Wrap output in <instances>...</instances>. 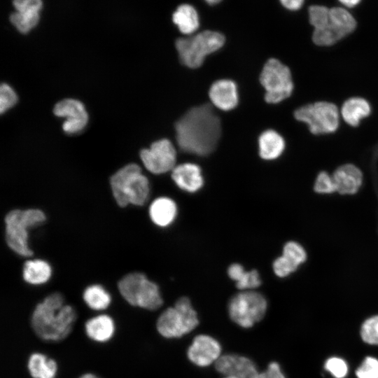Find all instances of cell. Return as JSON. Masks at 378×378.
Instances as JSON below:
<instances>
[{"label":"cell","instance_id":"1","mask_svg":"<svg viewBox=\"0 0 378 378\" xmlns=\"http://www.w3.org/2000/svg\"><path fill=\"white\" fill-rule=\"evenodd\" d=\"M176 139L183 152L206 156L216 148L221 125L207 104L189 109L175 124Z\"/></svg>","mask_w":378,"mask_h":378},{"label":"cell","instance_id":"2","mask_svg":"<svg viewBox=\"0 0 378 378\" xmlns=\"http://www.w3.org/2000/svg\"><path fill=\"white\" fill-rule=\"evenodd\" d=\"M61 293L53 292L35 307L31 317V328L41 340L59 342L71 332L77 314L74 308L66 304Z\"/></svg>","mask_w":378,"mask_h":378},{"label":"cell","instance_id":"3","mask_svg":"<svg viewBox=\"0 0 378 378\" xmlns=\"http://www.w3.org/2000/svg\"><path fill=\"white\" fill-rule=\"evenodd\" d=\"M113 197L121 208L129 204L143 206L148 200L150 184L141 167L130 163L119 169L109 180Z\"/></svg>","mask_w":378,"mask_h":378},{"label":"cell","instance_id":"4","mask_svg":"<svg viewBox=\"0 0 378 378\" xmlns=\"http://www.w3.org/2000/svg\"><path fill=\"white\" fill-rule=\"evenodd\" d=\"M46 220L45 213L39 209L10 210L4 218L7 246L19 255L32 256L33 251L29 245V229L41 225Z\"/></svg>","mask_w":378,"mask_h":378},{"label":"cell","instance_id":"5","mask_svg":"<svg viewBox=\"0 0 378 378\" xmlns=\"http://www.w3.org/2000/svg\"><path fill=\"white\" fill-rule=\"evenodd\" d=\"M293 117L304 125L312 135L316 136L333 134L341 126L339 106L326 100L300 105L294 111Z\"/></svg>","mask_w":378,"mask_h":378},{"label":"cell","instance_id":"6","mask_svg":"<svg viewBox=\"0 0 378 378\" xmlns=\"http://www.w3.org/2000/svg\"><path fill=\"white\" fill-rule=\"evenodd\" d=\"M118 288L124 300L134 307L156 310L163 303L158 286L141 272L125 274L119 280Z\"/></svg>","mask_w":378,"mask_h":378},{"label":"cell","instance_id":"7","mask_svg":"<svg viewBox=\"0 0 378 378\" xmlns=\"http://www.w3.org/2000/svg\"><path fill=\"white\" fill-rule=\"evenodd\" d=\"M225 41L221 33L204 30L192 36L176 39L175 46L181 62L195 69L203 64L207 55L222 48Z\"/></svg>","mask_w":378,"mask_h":378},{"label":"cell","instance_id":"8","mask_svg":"<svg viewBox=\"0 0 378 378\" xmlns=\"http://www.w3.org/2000/svg\"><path fill=\"white\" fill-rule=\"evenodd\" d=\"M199 324L197 314L187 297L178 299L159 316L156 328L158 332L167 339L179 338L190 332Z\"/></svg>","mask_w":378,"mask_h":378},{"label":"cell","instance_id":"9","mask_svg":"<svg viewBox=\"0 0 378 378\" xmlns=\"http://www.w3.org/2000/svg\"><path fill=\"white\" fill-rule=\"evenodd\" d=\"M260 82L265 90V99L269 104H279L289 98L295 85L290 68L280 60L271 58L265 64Z\"/></svg>","mask_w":378,"mask_h":378},{"label":"cell","instance_id":"10","mask_svg":"<svg viewBox=\"0 0 378 378\" xmlns=\"http://www.w3.org/2000/svg\"><path fill=\"white\" fill-rule=\"evenodd\" d=\"M267 309L266 298L253 290H242L233 295L227 311L231 320L239 326L250 328L260 321Z\"/></svg>","mask_w":378,"mask_h":378},{"label":"cell","instance_id":"11","mask_svg":"<svg viewBox=\"0 0 378 378\" xmlns=\"http://www.w3.org/2000/svg\"><path fill=\"white\" fill-rule=\"evenodd\" d=\"M140 158L147 170L154 174H162L175 167L176 152L169 140L162 139L153 142L150 148L142 149Z\"/></svg>","mask_w":378,"mask_h":378},{"label":"cell","instance_id":"12","mask_svg":"<svg viewBox=\"0 0 378 378\" xmlns=\"http://www.w3.org/2000/svg\"><path fill=\"white\" fill-rule=\"evenodd\" d=\"M53 113L57 117L65 118L62 130L68 134L83 131L89 120L84 104L76 99L67 98L58 102L53 108Z\"/></svg>","mask_w":378,"mask_h":378},{"label":"cell","instance_id":"13","mask_svg":"<svg viewBox=\"0 0 378 378\" xmlns=\"http://www.w3.org/2000/svg\"><path fill=\"white\" fill-rule=\"evenodd\" d=\"M221 345L214 337L204 334L195 336L187 351L189 360L195 365L204 368L215 363L221 356Z\"/></svg>","mask_w":378,"mask_h":378},{"label":"cell","instance_id":"14","mask_svg":"<svg viewBox=\"0 0 378 378\" xmlns=\"http://www.w3.org/2000/svg\"><path fill=\"white\" fill-rule=\"evenodd\" d=\"M215 368L223 376L255 378L258 371L255 363L246 356L227 354L222 355L215 363Z\"/></svg>","mask_w":378,"mask_h":378},{"label":"cell","instance_id":"15","mask_svg":"<svg viewBox=\"0 0 378 378\" xmlns=\"http://www.w3.org/2000/svg\"><path fill=\"white\" fill-rule=\"evenodd\" d=\"M373 107L370 101L362 96L349 97L341 104L340 116L342 121L349 127H358L362 121L370 118Z\"/></svg>","mask_w":378,"mask_h":378},{"label":"cell","instance_id":"16","mask_svg":"<svg viewBox=\"0 0 378 378\" xmlns=\"http://www.w3.org/2000/svg\"><path fill=\"white\" fill-rule=\"evenodd\" d=\"M336 192L340 194L352 195L360 188L363 174L358 166L345 163L336 168L332 174Z\"/></svg>","mask_w":378,"mask_h":378},{"label":"cell","instance_id":"17","mask_svg":"<svg viewBox=\"0 0 378 378\" xmlns=\"http://www.w3.org/2000/svg\"><path fill=\"white\" fill-rule=\"evenodd\" d=\"M171 176L180 189L189 193L199 191L204 185L202 170L195 164L183 163L175 166Z\"/></svg>","mask_w":378,"mask_h":378},{"label":"cell","instance_id":"18","mask_svg":"<svg viewBox=\"0 0 378 378\" xmlns=\"http://www.w3.org/2000/svg\"><path fill=\"white\" fill-rule=\"evenodd\" d=\"M211 103L223 111L234 108L238 104L236 84L230 80L222 79L214 82L209 91Z\"/></svg>","mask_w":378,"mask_h":378},{"label":"cell","instance_id":"19","mask_svg":"<svg viewBox=\"0 0 378 378\" xmlns=\"http://www.w3.org/2000/svg\"><path fill=\"white\" fill-rule=\"evenodd\" d=\"M148 214L151 221L157 226L166 227L171 225L178 214L176 203L168 197L155 199L149 206Z\"/></svg>","mask_w":378,"mask_h":378},{"label":"cell","instance_id":"20","mask_svg":"<svg viewBox=\"0 0 378 378\" xmlns=\"http://www.w3.org/2000/svg\"><path fill=\"white\" fill-rule=\"evenodd\" d=\"M259 155L266 160H273L279 158L286 148L284 137L276 131H264L258 139Z\"/></svg>","mask_w":378,"mask_h":378},{"label":"cell","instance_id":"21","mask_svg":"<svg viewBox=\"0 0 378 378\" xmlns=\"http://www.w3.org/2000/svg\"><path fill=\"white\" fill-rule=\"evenodd\" d=\"M87 335L98 342H105L111 340L115 332L113 318L106 314H100L88 319L85 324Z\"/></svg>","mask_w":378,"mask_h":378},{"label":"cell","instance_id":"22","mask_svg":"<svg viewBox=\"0 0 378 378\" xmlns=\"http://www.w3.org/2000/svg\"><path fill=\"white\" fill-rule=\"evenodd\" d=\"M172 21L183 34H193L200 27L198 13L190 4L179 5L172 14Z\"/></svg>","mask_w":378,"mask_h":378},{"label":"cell","instance_id":"23","mask_svg":"<svg viewBox=\"0 0 378 378\" xmlns=\"http://www.w3.org/2000/svg\"><path fill=\"white\" fill-rule=\"evenodd\" d=\"M227 272L228 276L235 282L237 288L241 291L254 290L262 284L258 270L246 271L239 263L231 264Z\"/></svg>","mask_w":378,"mask_h":378},{"label":"cell","instance_id":"24","mask_svg":"<svg viewBox=\"0 0 378 378\" xmlns=\"http://www.w3.org/2000/svg\"><path fill=\"white\" fill-rule=\"evenodd\" d=\"M51 275V266L44 260H27L23 265L22 277L24 281L29 284H45L50 279Z\"/></svg>","mask_w":378,"mask_h":378},{"label":"cell","instance_id":"25","mask_svg":"<svg viewBox=\"0 0 378 378\" xmlns=\"http://www.w3.org/2000/svg\"><path fill=\"white\" fill-rule=\"evenodd\" d=\"M27 367L33 378H55L57 370L56 361L41 353L29 356Z\"/></svg>","mask_w":378,"mask_h":378},{"label":"cell","instance_id":"26","mask_svg":"<svg viewBox=\"0 0 378 378\" xmlns=\"http://www.w3.org/2000/svg\"><path fill=\"white\" fill-rule=\"evenodd\" d=\"M330 24L343 39L356 27V21L346 9L334 7L330 9Z\"/></svg>","mask_w":378,"mask_h":378},{"label":"cell","instance_id":"27","mask_svg":"<svg viewBox=\"0 0 378 378\" xmlns=\"http://www.w3.org/2000/svg\"><path fill=\"white\" fill-rule=\"evenodd\" d=\"M83 298L89 308L96 311L107 309L111 302L110 293L99 284L88 286L83 291Z\"/></svg>","mask_w":378,"mask_h":378},{"label":"cell","instance_id":"28","mask_svg":"<svg viewBox=\"0 0 378 378\" xmlns=\"http://www.w3.org/2000/svg\"><path fill=\"white\" fill-rule=\"evenodd\" d=\"M39 18V13L16 11L10 15V21L20 32L27 34L37 25Z\"/></svg>","mask_w":378,"mask_h":378},{"label":"cell","instance_id":"29","mask_svg":"<svg viewBox=\"0 0 378 378\" xmlns=\"http://www.w3.org/2000/svg\"><path fill=\"white\" fill-rule=\"evenodd\" d=\"M309 19L314 29L323 28L330 23V9L324 6H311L309 8Z\"/></svg>","mask_w":378,"mask_h":378},{"label":"cell","instance_id":"30","mask_svg":"<svg viewBox=\"0 0 378 378\" xmlns=\"http://www.w3.org/2000/svg\"><path fill=\"white\" fill-rule=\"evenodd\" d=\"M282 255L297 267L307 258L306 251L295 241H289L284 245Z\"/></svg>","mask_w":378,"mask_h":378},{"label":"cell","instance_id":"31","mask_svg":"<svg viewBox=\"0 0 378 378\" xmlns=\"http://www.w3.org/2000/svg\"><path fill=\"white\" fill-rule=\"evenodd\" d=\"M360 336L370 344H378V316L368 318L362 325Z\"/></svg>","mask_w":378,"mask_h":378},{"label":"cell","instance_id":"32","mask_svg":"<svg viewBox=\"0 0 378 378\" xmlns=\"http://www.w3.org/2000/svg\"><path fill=\"white\" fill-rule=\"evenodd\" d=\"M18 102V96L13 88L4 83L0 87V112L1 114L13 107Z\"/></svg>","mask_w":378,"mask_h":378},{"label":"cell","instance_id":"33","mask_svg":"<svg viewBox=\"0 0 378 378\" xmlns=\"http://www.w3.org/2000/svg\"><path fill=\"white\" fill-rule=\"evenodd\" d=\"M314 190L322 194L332 193L336 191L332 176L326 171L320 172L316 177Z\"/></svg>","mask_w":378,"mask_h":378},{"label":"cell","instance_id":"34","mask_svg":"<svg viewBox=\"0 0 378 378\" xmlns=\"http://www.w3.org/2000/svg\"><path fill=\"white\" fill-rule=\"evenodd\" d=\"M356 374L358 378H378V360L373 357H366Z\"/></svg>","mask_w":378,"mask_h":378},{"label":"cell","instance_id":"35","mask_svg":"<svg viewBox=\"0 0 378 378\" xmlns=\"http://www.w3.org/2000/svg\"><path fill=\"white\" fill-rule=\"evenodd\" d=\"M325 368L335 378H344L348 372L346 362L337 357H332L328 359L325 364Z\"/></svg>","mask_w":378,"mask_h":378},{"label":"cell","instance_id":"36","mask_svg":"<svg viewBox=\"0 0 378 378\" xmlns=\"http://www.w3.org/2000/svg\"><path fill=\"white\" fill-rule=\"evenodd\" d=\"M274 274L279 277H286L297 270L293 263L281 255L274 260L272 265Z\"/></svg>","mask_w":378,"mask_h":378},{"label":"cell","instance_id":"37","mask_svg":"<svg viewBox=\"0 0 378 378\" xmlns=\"http://www.w3.org/2000/svg\"><path fill=\"white\" fill-rule=\"evenodd\" d=\"M13 6L16 11L21 13H39L42 0H13Z\"/></svg>","mask_w":378,"mask_h":378},{"label":"cell","instance_id":"38","mask_svg":"<svg viewBox=\"0 0 378 378\" xmlns=\"http://www.w3.org/2000/svg\"><path fill=\"white\" fill-rule=\"evenodd\" d=\"M255 378H286L278 363L271 362L266 370L258 372Z\"/></svg>","mask_w":378,"mask_h":378},{"label":"cell","instance_id":"39","mask_svg":"<svg viewBox=\"0 0 378 378\" xmlns=\"http://www.w3.org/2000/svg\"><path fill=\"white\" fill-rule=\"evenodd\" d=\"M281 5L288 10H297L300 9L304 0H279Z\"/></svg>","mask_w":378,"mask_h":378},{"label":"cell","instance_id":"40","mask_svg":"<svg viewBox=\"0 0 378 378\" xmlns=\"http://www.w3.org/2000/svg\"><path fill=\"white\" fill-rule=\"evenodd\" d=\"M342 4L346 7H354L358 5L360 0H339Z\"/></svg>","mask_w":378,"mask_h":378},{"label":"cell","instance_id":"41","mask_svg":"<svg viewBox=\"0 0 378 378\" xmlns=\"http://www.w3.org/2000/svg\"><path fill=\"white\" fill-rule=\"evenodd\" d=\"M78 378H99V377L97 376H96L95 374H94L86 373V374H84L81 375Z\"/></svg>","mask_w":378,"mask_h":378},{"label":"cell","instance_id":"42","mask_svg":"<svg viewBox=\"0 0 378 378\" xmlns=\"http://www.w3.org/2000/svg\"><path fill=\"white\" fill-rule=\"evenodd\" d=\"M209 5H215L220 3L222 0H204Z\"/></svg>","mask_w":378,"mask_h":378},{"label":"cell","instance_id":"43","mask_svg":"<svg viewBox=\"0 0 378 378\" xmlns=\"http://www.w3.org/2000/svg\"><path fill=\"white\" fill-rule=\"evenodd\" d=\"M222 378H248V377H238V376H223Z\"/></svg>","mask_w":378,"mask_h":378}]
</instances>
